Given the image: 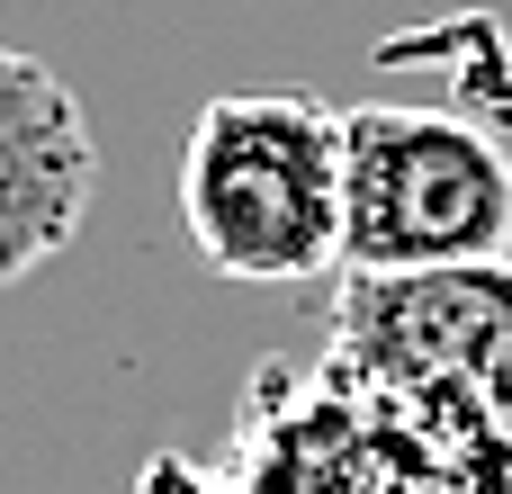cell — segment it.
<instances>
[{"label": "cell", "instance_id": "cell-1", "mask_svg": "<svg viewBox=\"0 0 512 494\" xmlns=\"http://www.w3.org/2000/svg\"><path fill=\"white\" fill-rule=\"evenodd\" d=\"M324 360L432 450L450 494H512V261L342 279Z\"/></svg>", "mask_w": 512, "mask_h": 494}, {"label": "cell", "instance_id": "cell-2", "mask_svg": "<svg viewBox=\"0 0 512 494\" xmlns=\"http://www.w3.org/2000/svg\"><path fill=\"white\" fill-rule=\"evenodd\" d=\"M180 225L216 279L297 288L342 270V108L315 90H225L180 153Z\"/></svg>", "mask_w": 512, "mask_h": 494}, {"label": "cell", "instance_id": "cell-3", "mask_svg": "<svg viewBox=\"0 0 512 494\" xmlns=\"http://www.w3.org/2000/svg\"><path fill=\"white\" fill-rule=\"evenodd\" d=\"M477 261H512V153L450 108H342V279H441Z\"/></svg>", "mask_w": 512, "mask_h": 494}, {"label": "cell", "instance_id": "cell-4", "mask_svg": "<svg viewBox=\"0 0 512 494\" xmlns=\"http://www.w3.org/2000/svg\"><path fill=\"white\" fill-rule=\"evenodd\" d=\"M216 494H450L432 450L333 360H270L234 423V486Z\"/></svg>", "mask_w": 512, "mask_h": 494}, {"label": "cell", "instance_id": "cell-5", "mask_svg": "<svg viewBox=\"0 0 512 494\" xmlns=\"http://www.w3.org/2000/svg\"><path fill=\"white\" fill-rule=\"evenodd\" d=\"M99 144L72 81L18 45H0V288L36 279L90 216Z\"/></svg>", "mask_w": 512, "mask_h": 494}]
</instances>
